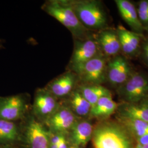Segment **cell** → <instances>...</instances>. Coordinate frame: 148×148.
<instances>
[{
	"mask_svg": "<svg viewBox=\"0 0 148 148\" xmlns=\"http://www.w3.org/2000/svg\"><path fill=\"white\" fill-rule=\"evenodd\" d=\"M69 2L79 21L88 30H101L106 27L107 16L100 2L83 0Z\"/></svg>",
	"mask_w": 148,
	"mask_h": 148,
	"instance_id": "cell-2",
	"label": "cell"
},
{
	"mask_svg": "<svg viewBox=\"0 0 148 148\" xmlns=\"http://www.w3.org/2000/svg\"><path fill=\"white\" fill-rule=\"evenodd\" d=\"M69 148H77V147H75V146H73V145H70V147H69Z\"/></svg>",
	"mask_w": 148,
	"mask_h": 148,
	"instance_id": "cell-30",
	"label": "cell"
},
{
	"mask_svg": "<svg viewBox=\"0 0 148 148\" xmlns=\"http://www.w3.org/2000/svg\"><path fill=\"white\" fill-rule=\"evenodd\" d=\"M93 132V126L90 122L77 120L69 131L70 142L77 148H84L92 139Z\"/></svg>",
	"mask_w": 148,
	"mask_h": 148,
	"instance_id": "cell-13",
	"label": "cell"
},
{
	"mask_svg": "<svg viewBox=\"0 0 148 148\" xmlns=\"http://www.w3.org/2000/svg\"><path fill=\"white\" fill-rule=\"evenodd\" d=\"M121 117L137 119L148 123V103L129 104L120 109Z\"/></svg>",
	"mask_w": 148,
	"mask_h": 148,
	"instance_id": "cell-20",
	"label": "cell"
},
{
	"mask_svg": "<svg viewBox=\"0 0 148 148\" xmlns=\"http://www.w3.org/2000/svg\"><path fill=\"white\" fill-rule=\"evenodd\" d=\"M69 108L76 116L84 117L89 115L92 106L79 92L75 90L70 95Z\"/></svg>",
	"mask_w": 148,
	"mask_h": 148,
	"instance_id": "cell-19",
	"label": "cell"
},
{
	"mask_svg": "<svg viewBox=\"0 0 148 148\" xmlns=\"http://www.w3.org/2000/svg\"><path fill=\"white\" fill-rule=\"evenodd\" d=\"M92 139L95 148H132L126 131L113 123L98 125L93 130Z\"/></svg>",
	"mask_w": 148,
	"mask_h": 148,
	"instance_id": "cell-3",
	"label": "cell"
},
{
	"mask_svg": "<svg viewBox=\"0 0 148 148\" xmlns=\"http://www.w3.org/2000/svg\"><path fill=\"white\" fill-rule=\"evenodd\" d=\"M99 49L108 56L116 55L121 50L120 43L116 32L103 30L95 39Z\"/></svg>",
	"mask_w": 148,
	"mask_h": 148,
	"instance_id": "cell-15",
	"label": "cell"
},
{
	"mask_svg": "<svg viewBox=\"0 0 148 148\" xmlns=\"http://www.w3.org/2000/svg\"><path fill=\"white\" fill-rule=\"evenodd\" d=\"M56 98L46 88L38 89L33 104L35 115L40 121L46 122L59 106Z\"/></svg>",
	"mask_w": 148,
	"mask_h": 148,
	"instance_id": "cell-8",
	"label": "cell"
},
{
	"mask_svg": "<svg viewBox=\"0 0 148 148\" xmlns=\"http://www.w3.org/2000/svg\"><path fill=\"white\" fill-rule=\"evenodd\" d=\"M0 148H10V147H6V146H5V145H1V144H0Z\"/></svg>",
	"mask_w": 148,
	"mask_h": 148,
	"instance_id": "cell-29",
	"label": "cell"
},
{
	"mask_svg": "<svg viewBox=\"0 0 148 148\" xmlns=\"http://www.w3.org/2000/svg\"><path fill=\"white\" fill-rule=\"evenodd\" d=\"M136 139L137 141L138 144L139 145H145L148 144V135L138 138Z\"/></svg>",
	"mask_w": 148,
	"mask_h": 148,
	"instance_id": "cell-26",
	"label": "cell"
},
{
	"mask_svg": "<svg viewBox=\"0 0 148 148\" xmlns=\"http://www.w3.org/2000/svg\"><path fill=\"white\" fill-rule=\"evenodd\" d=\"M136 148H148V144L145 145H139L137 144Z\"/></svg>",
	"mask_w": 148,
	"mask_h": 148,
	"instance_id": "cell-28",
	"label": "cell"
},
{
	"mask_svg": "<svg viewBox=\"0 0 148 148\" xmlns=\"http://www.w3.org/2000/svg\"><path fill=\"white\" fill-rule=\"evenodd\" d=\"M77 120V117L69 106H59L45 122L50 132L64 135L69 132Z\"/></svg>",
	"mask_w": 148,
	"mask_h": 148,
	"instance_id": "cell-9",
	"label": "cell"
},
{
	"mask_svg": "<svg viewBox=\"0 0 148 148\" xmlns=\"http://www.w3.org/2000/svg\"><path fill=\"white\" fill-rule=\"evenodd\" d=\"M117 109V103L111 95L101 98L91 108L90 115L97 118H104L112 114Z\"/></svg>",
	"mask_w": 148,
	"mask_h": 148,
	"instance_id": "cell-18",
	"label": "cell"
},
{
	"mask_svg": "<svg viewBox=\"0 0 148 148\" xmlns=\"http://www.w3.org/2000/svg\"><path fill=\"white\" fill-rule=\"evenodd\" d=\"M77 77L76 74L70 70L50 82L46 88L56 98L66 97L75 90Z\"/></svg>",
	"mask_w": 148,
	"mask_h": 148,
	"instance_id": "cell-12",
	"label": "cell"
},
{
	"mask_svg": "<svg viewBox=\"0 0 148 148\" xmlns=\"http://www.w3.org/2000/svg\"><path fill=\"white\" fill-rule=\"evenodd\" d=\"M20 139L19 127L16 122L0 120V144L11 148Z\"/></svg>",
	"mask_w": 148,
	"mask_h": 148,
	"instance_id": "cell-17",
	"label": "cell"
},
{
	"mask_svg": "<svg viewBox=\"0 0 148 148\" xmlns=\"http://www.w3.org/2000/svg\"><path fill=\"white\" fill-rule=\"evenodd\" d=\"M137 11L138 13L148 14V1H141L139 4Z\"/></svg>",
	"mask_w": 148,
	"mask_h": 148,
	"instance_id": "cell-23",
	"label": "cell"
},
{
	"mask_svg": "<svg viewBox=\"0 0 148 148\" xmlns=\"http://www.w3.org/2000/svg\"><path fill=\"white\" fill-rule=\"evenodd\" d=\"M27 110L24 95L0 96V120L16 121L24 117Z\"/></svg>",
	"mask_w": 148,
	"mask_h": 148,
	"instance_id": "cell-7",
	"label": "cell"
},
{
	"mask_svg": "<svg viewBox=\"0 0 148 148\" xmlns=\"http://www.w3.org/2000/svg\"><path fill=\"white\" fill-rule=\"evenodd\" d=\"M118 93L127 103H138L148 95L147 77L140 73L131 74L127 81L119 86Z\"/></svg>",
	"mask_w": 148,
	"mask_h": 148,
	"instance_id": "cell-4",
	"label": "cell"
},
{
	"mask_svg": "<svg viewBox=\"0 0 148 148\" xmlns=\"http://www.w3.org/2000/svg\"><path fill=\"white\" fill-rule=\"evenodd\" d=\"M122 121L130 132L138 138L148 135V123L137 119L121 117Z\"/></svg>",
	"mask_w": 148,
	"mask_h": 148,
	"instance_id": "cell-22",
	"label": "cell"
},
{
	"mask_svg": "<svg viewBox=\"0 0 148 148\" xmlns=\"http://www.w3.org/2000/svg\"><path fill=\"white\" fill-rule=\"evenodd\" d=\"M131 75L129 64L121 56H116L106 65V79L112 85L121 86Z\"/></svg>",
	"mask_w": 148,
	"mask_h": 148,
	"instance_id": "cell-11",
	"label": "cell"
},
{
	"mask_svg": "<svg viewBox=\"0 0 148 148\" xmlns=\"http://www.w3.org/2000/svg\"><path fill=\"white\" fill-rule=\"evenodd\" d=\"M25 141L27 148H49L48 131L34 117L27 124Z\"/></svg>",
	"mask_w": 148,
	"mask_h": 148,
	"instance_id": "cell-10",
	"label": "cell"
},
{
	"mask_svg": "<svg viewBox=\"0 0 148 148\" xmlns=\"http://www.w3.org/2000/svg\"><path fill=\"white\" fill-rule=\"evenodd\" d=\"M42 8L69 30L76 40H84L88 37V30L79 21L69 1H49L43 4Z\"/></svg>",
	"mask_w": 148,
	"mask_h": 148,
	"instance_id": "cell-1",
	"label": "cell"
},
{
	"mask_svg": "<svg viewBox=\"0 0 148 148\" xmlns=\"http://www.w3.org/2000/svg\"><path fill=\"white\" fill-rule=\"evenodd\" d=\"M115 3L123 21L132 29L133 32L141 34L144 26L139 21L137 11L132 3L127 0H116Z\"/></svg>",
	"mask_w": 148,
	"mask_h": 148,
	"instance_id": "cell-14",
	"label": "cell"
},
{
	"mask_svg": "<svg viewBox=\"0 0 148 148\" xmlns=\"http://www.w3.org/2000/svg\"><path fill=\"white\" fill-rule=\"evenodd\" d=\"M117 34L119 39L121 50L127 55H133L137 52L139 47L140 34L120 27L117 30Z\"/></svg>",
	"mask_w": 148,
	"mask_h": 148,
	"instance_id": "cell-16",
	"label": "cell"
},
{
	"mask_svg": "<svg viewBox=\"0 0 148 148\" xmlns=\"http://www.w3.org/2000/svg\"><path fill=\"white\" fill-rule=\"evenodd\" d=\"M81 94L88 101L92 107L101 98L111 95L110 90L101 85H84L78 89Z\"/></svg>",
	"mask_w": 148,
	"mask_h": 148,
	"instance_id": "cell-21",
	"label": "cell"
},
{
	"mask_svg": "<svg viewBox=\"0 0 148 148\" xmlns=\"http://www.w3.org/2000/svg\"><path fill=\"white\" fill-rule=\"evenodd\" d=\"M69 142L65 137L63 138L61 142L59 143L58 146V148H69Z\"/></svg>",
	"mask_w": 148,
	"mask_h": 148,
	"instance_id": "cell-25",
	"label": "cell"
},
{
	"mask_svg": "<svg viewBox=\"0 0 148 148\" xmlns=\"http://www.w3.org/2000/svg\"><path fill=\"white\" fill-rule=\"evenodd\" d=\"M99 49L95 39L88 37L84 40H76L69 63L70 71L77 74L85 64L99 55Z\"/></svg>",
	"mask_w": 148,
	"mask_h": 148,
	"instance_id": "cell-5",
	"label": "cell"
},
{
	"mask_svg": "<svg viewBox=\"0 0 148 148\" xmlns=\"http://www.w3.org/2000/svg\"><path fill=\"white\" fill-rule=\"evenodd\" d=\"M4 43H5V41L2 39L0 38V49H3L5 48Z\"/></svg>",
	"mask_w": 148,
	"mask_h": 148,
	"instance_id": "cell-27",
	"label": "cell"
},
{
	"mask_svg": "<svg viewBox=\"0 0 148 148\" xmlns=\"http://www.w3.org/2000/svg\"><path fill=\"white\" fill-rule=\"evenodd\" d=\"M142 51L144 59L146 63L148 64V39L143 44Z\"/></svg>",
	"mask_w": 148,
	"mask_h": 148,
	"instance_id": "cell-24",
	"label": "cell"
},
{
	"mask_svg": "<svg viewBox=\"0 0 148 148\" xmlns=\"http://www.w3.org/2000/svg\"><path fill=\"white\" fill-rule=\"evenodd\" d=\"M106 63L100 55L90 59L76 74L84 85H101L106 79Z\"/></svg>",
	"mask_w": 148,
	"mask_h": 148,
	"instance_id": "cell-6",
	"label": "cell"
}]
</instances>
